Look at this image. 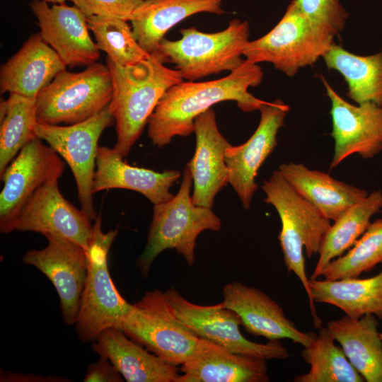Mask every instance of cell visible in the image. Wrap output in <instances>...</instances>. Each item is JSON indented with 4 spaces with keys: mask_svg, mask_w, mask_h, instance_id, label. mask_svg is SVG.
I'll return each mask as SVG.
<instances>
[{
    "mask_svg": "<svg viewBox=\"0 0 382 382\" xmlns=\"http://www.w3.org/2000/svg\"><path fill=\"white\" fill-rule=\"evenodd\" d=\"M278 170L304 198L330 221L366 197V190L348 185L324 172L311 170L302 163H284Z\"/></svg>",
    "mask_w": 382,
    "mask_h": 382,
    "instance_id": "obj_25",
    "label": "cell"
},
{
    "mask_svg": "<svg viewBox=\"0 0 382 382\" xmlns=\"http://www.w3.org/2000/svg\"><path fill=\"white\" fill-rule=\"evenodd\" d=\"M192 185V175L186 165L177 194L166 202L154 204L146 243L137 260L144 277L149 276L155 259L167 249L175 250L192 266L199 234L206 230H220L221 221L212 209L193 203Z\"/></svg>",
    "mask_w": 382,
    "mask_h": 382,
    "instance_id": "obj_4",
    "label": "cell"
},
{
    "mask_svg": "<svg viewBox=\"0 0 382 382\" xmlns=\"http://www.w3.org/2000/svg\"><path fill=\"white\" fill-rule=\"evenodd\" d=\"M123 377L106 357H100L96 362L89 364L84 382H122Z\"/></svg>",
    "mask_w": 382,
    "mask_h": 382,
    "instance_id": "obj_36",
    "label": "cell"
},
{
    "mask_svg": "<svg viewBox=\"0 0 382 382\" xmlns=\"http://www.w3.org/2000/svg\"><path fill=\"white\" fill-rule=\"evenodd\" d=\"M42 1L48 4H56L65 3L66 1H69V0H42Z\"/></svg>",
    "mask_w": 382,
    "mask_h": 382,
    "instance_id": "obj_38",
    "label": "cell"
},
{
    "mask_svg": "<svg viewBox=\"0 0 382 382\" xmlns=\"http://www.w3.org/2000/svg\"><path fill=\"white\" fill-rule=\"evenodd\" d=\"M180 31L179 40L163 38L156 51L165 63L175 64L183 79L195 81L224 71L231 72L245 61L242 56L250 42L246 21L234 18L224 30L212 33L195 27Z\"/></svg>",
    "mask_w": 382,
    "mask_h": 382,
    "instance_id": "obj_5",
    "label": "cell"
},
{
    "mask_svg": "<svg viewBox=\"0 0 382 382\" xmlns=\"http://www.w3.org/2000/svg\"><path fill=\"white\" fill-rule=\"evenodd\" d=\"M87 16H106L129 21L144 0H69Z\"/></svg>",
    "mask_w": 382,
    "mask_h": 382,
    "instance_id": "obj_35",
    "label": "cell"
},
{
    "mask_svg": "<svg viewBox=\"0 0 382 382\" xmlns=\"http://www.w3.org/2000/svg\"><path fill=\"white\" fill-rule=\"evenodd\" d=\"M381 209L382 191L374 190L334 221L323 238L318 260L310 279L322 276L331 261L349 250L368 228L371 217Z\"/></svg>",
    "mask_w": 382,
    "mask_h": 382,
    "instance_id": "obj_29",
    "label": "cell"
},
{
    "mask_svg": "<svg viewBox=\"0 0 382 382\" xmlns=\"http://www.w3.org/2000/svg\"><path fill=\"white\" fill-rule=\"evenodd\" d=\"M101 222V215L98 214L86 251L88 272L75 323L79 338L83 342L94 341L107 329H120L132 307L118 291L108 266V255L118 231L104 233Z\"/></svg>",
    "mask_w": 382,
    "mask_h": 382,
    "instance_id": "obj_7",
    "label": "cell"
},
{
    "mask_svg": "<svg viewBox=\"0 0 382 382\" xmlns=\"http://www.w3.org/2000/svg\"><path fill=\"white\" fill-rule=\"evenodd\" d=\"M302 13L316 23L335 35L341 33L348 18V13L340 0H295Z\"/></svg>",
    "mask_w": 382,
    "mask_h": 382,
    "instance_id": "obj_34",
    "label": "cell"
},
{
    "mask_svg": "<svg viewBox=\"0 0 382 382\" xmlns=\"http://www.w3.org/2000/svg\"><path fill=\"white\" fill-rule=\"evenodd\" d=\"M87 21L98 49L105 52L106 58L115 65L134 66L150 56L136 40L127 21L112 16H91Z\"/></svg>",
    "mask_w": 382,
    "mask_h": 382,
    "instance_id": "obj_32",
    "label": "cell"
},
{
    "mask_svg": "<svg viewBox=\"0 0 382 382\" xmlns=\"http://www.w3.org/2000/svg\"><path fill=\"white\" fill-rule=\"evenodd\" d=\"M260 120L252 136L243 144L229 146L225 151L228 183L238 195L245 209H249L257 190V172L277 145V135L289 110L288 105L277 99L265 102L260 108Z\"/></svg>",
    "mask_w": 382,
    "mask_h": 382,
    "instance_id": "obj_15",
    "label": "cell"
},
{
    "mask_svg": "<svg viewBox=\"0 0 382 382\" xmlns=\"http://www.w3.org/2000/svg\"><path fill=\"white\" fill-rule=\"evenodd\" d=\"M196 146L187 163L192 178L195 204L212 207L216 194L228 183L226 149L231 144L220 132L214 110L209 108L194 121Z\"/></svg>",
    "mask_w": 382,
    "mask_h": 382,
    "instance_id": "obj_19",
    "label": "cell"
},
{
    "mask_svg": "<svg viewBox=\"0 0 382 382\" xmlns=\"http://www.w3.org/2000/svg\"><path fill=\"white\" fill-rule=\"evenodd\" d=\"M112 96V77L107 64L96 62L79 72L65 69L37 95V122L57 125L83 122L106 108Z\"/></svg>",
    "mask_w": 382,
    "mask_h": 382,
    "instance_id": "obj_8",
    "label": "cell"
},
{
    "mask_svg": "<svg viewBox=\"0 0 382 382\" xmlns=\"http://www.w3.org/2000/svg\"><path fill=\"white\" fill-rule=\"evenodd\" d=\"M165 64L156 51L145 61L127 67L118 66L106 58L112 83L109 108L116 124L113 148L123 158L141 134L166 91L183 81L178 70Z\"/></svg>",
    "mask_w": 382,
    "mask_h": 382,
    "instance_id": "obj_2",
    "label": "cell"
},
{
    "mask_svg": "<svg viewBox=\"0 0 382 382\" xmlns=\"http://www.w3.org/2000/svg\"><path fill=\"white\" fill-rule=\"evenodd\" d=\"M221 303L238 315L241 325L253 335L268 340L289 339L303 347L316 339L317 334L300 330L279 304L257 288L238 282L228 283L223 289Z\"/></svg>",
    "mask_w": 382,
    "mask_h": 382,
    "instance_id": "obj_18",
    "label": "cell"
},
{
    "mask_svg": "<svg viewBox=\"0 0 382 382\" xmlns=\"http://www.w3.org/2000/svg\"><path fill=\"white\" fill-rule=\"evenodd\" d=\"M373 315L330 320L326 327L355 369L367 382H382V339Z\"/></svg>",
    "mask_w": 382,
    "mask_h": 382,
    "instance_id": "obj_26",
    "label": "cell"
},
{
    "mask_svg": "<svg viewBox=\"0 0 382 382\" xmlns=\"http://www.w3.org/2000/svg\"><path fill=\"white\" fill-rule=\"evenodd\" d=\"M323 58L328 69L343 76L349 98L357 104L371 102L382 106V50L357 55L334 42Z\"/></svg>",
    "mask_w": 382,
    "mask_h": 382,
    "instance_id": "obj_28",
    "label": "cell"
},
{
    "mask_svg": "<svg viewBox=\"0 0 382 382\" xmlns=\"http://www.w3.org/2000/svg\"><path fill=\"white\" fill-rule=\"evenodd\" d=\"M120 329L137 344L176 366L192 356L200 340L175 316L165 292L159 289L146 291L132 304Z\"/></svg>",
    "mask_w": 382,
    "mask_h": 382,
    "instance_id": "obj_9",
    "label": "cell"
},
{
    "mask_svg": "<svg viewBox=\"0 0 382 382\" xmlns=\"http://www.w3.org/2000/svg\"><path fill=\"white\" fill-rule=\"evenodd\" d=\"M30 6L42 40L66 66H88L96 62L100 50L89 34L88 16L80 8L66 3L50 6L42 0H33Z\"/></svg>",
    "mask_w": 382,
    "mask_h": 382,
    "instance_id": "obj_17",
    "label": "cell"
},
{
    "mask_svg": "<svg viewBox=\"0 0 382 382\" xmlns=\"http://www.w3.org/2000/svg\"><path fill=\"white\" fill-rule=\"evenodd\" d=\"M0 176L21 149L37 137L36 98L9 93L0 104Z\"/></svg>",
    "mask_w": 382,
    "mask_h": 382,
    "instance_id": "obj_31",
    "label": "cell"
},
{
    "mask_svg": "<svg viewBox=\"0 0 382 382\" xmlns=\"http://www.w3.org/2000/svg\"><path fill=\"white\" fill-rule=\"evenodd\" d=\"M175 382H267L266 359L231 352L200 337Z\"/></svg>",
    "mask_w": 382,
    "mask_h": 382,
    "instance_id": "obj_20",
    "label": "cell"
},
{
    "mask_svg": "<svg viewBox=\"0 0 382 382\" xmlns=\"http://www.w3.org/2000/svg\"><path fill=\"white\" fill-rule=\"evenodd\" d=\"M263 72L257 64L246 59L219 79L203 82L181 81L168 88L148 121L147 134L153 145L161 148L175 137L194 132V121L214 105L233 100L244 112L259 110L266 102L253 96L250 87L258 86Z\"/></svg>",
    "mask_w": 382,
    "mask_h": 382,
    "instance_id": "obj_1",
    "label": "cell"
},
{
    "mask_svg": "<svg viewBox=\"0 0 382 382\" xmlns=\"http://www.w3.org/2000/svg\"><path fill=\"white\" fill-rule=\"evenodd\" d=\"M331 102L334 153L330 169L357 154L364 159L382 151V106L367 102L357 105L342 98L322 77Z\"/></svg>",
    "mask_w": 382,
    "mask_h": 382,
    "instance_id": "obj_14",
    "label": "cell"
},
{
    "mask_svg": "<svg viewBox=\"0 0 382 382\" xmlns=\"http://www.w3.org/2000/svg\"><path fill=\"white\" fill-rule=\"evenodd\" d=\"M165 295L175 316L199 337L231 352L266 360L283 359L290 356L280 340H269L262 344L245 338L240 330V317L221 302L210 306L195 304L173 288L166 290Z\"/></svg>",
    "mask_w": 382,
    "mask_h": 382,
    "instance_id": "obj_11",
    "label": "cell"
},
{
    "mask_svg": "<svg viewBox=\"0 0 382 382\" xmlns=\"http://www.w3.org/2000/svg\"><path fill=\"white\" fill-rule=\"evenodd\" d=\"M87 214L67 201L60 192L58 180L38 188L22 208L15 231H33L67 238L89 248L93 225Z\"/></svg>",
    "mask_w": 382,
    "mask_h": 382,
    "instance_id": "obj_16",
    "label": "cell"
},
{
    "mask_svg": "<svg viewBox=\"0 0 382 382\" xmlns=\"http://www.w3.org/2000/svg\"><path fill=\"white\" fill-rule=\"evenodd\" d=\"M45 238L47 246L27 251L23 261L50 279L58 294L64 323L75 325L88 272L86 251L61 236L47 235Z\"/></svg>",
    "mask_w": 382,
    "mask_h": 382,
    "instance_id": "obj_13",
    "label": "cell"
},
{
    "mask_svg": "<svg viewBox=\"0 0 382 382\" xmlns=\"http://www.w3.org/2000/svg\"><path fill=\"white\" fill-rule=\"evenodd\" d=\"M382 264V219L371 222L364 234L343 255L331 261L322 277L328 280L358 277Z\"/></svg>",
    "mask_w": 382,
    "mask_h": 382,
    "instance_id": "obj_33",
    "label": "cell"
},
{
    "mask_svg": "<svg viewBox=\"0 0 382 382\" xmlns=\"http://www.w3.org/2000/svg\"><path fill=\"white\" fill-rule=\"evenodd\" d=\"M380 335H381V339H382V332H380Z\"/></svg>",
    "mask_w": 382,
    "mask_h": 382,
    "instance_id": "obj_39",
    "label": "cell"
},
{
    "mask_svg": "<svg viewBox=\"0 0 382 382\" xmlns=\"http://www.w3.org/2000/svg\"><path fill=\"white\" fill-rule=\"evenodd\" d=\"M36 137L25 145L0 176L4 183L0 193V232L15 231L23 206L46 183L59 180L64 163L50 146Z\"/></svg>",
    "mask_w": 382,
    "mask_h": 382,
    "instance_id": "obj_12",
    "label": "cell"
},
{
    "mask_svg": "<svg viewBox=\"0 0 382 382\" xmlns=\"http://www.w3.org/2000/svg\"><path fill=\"white\" fill-rule=\"evenodd\" d=\"M309 286L315 303L334 306L350 318L373 315L382 320V270L367 278L310 279Z\"/></svg>",
    "mask_w": 382,
    "mask_h": 382,
    "instance_id": "obj_27",
    "label": "cell"
},
{
    "mask_svg": "<svg viewBox=\"0 0 382 382\" xmlns=\"http://www.w3.org/2000/svg\"><path fill=\"white\" fill-rule=\"evenodd\" d=\"M327 327H320L314 341L303 347L301 357L310 366L295 382H364Z\"/></svg>",
    "mask_w": 382,
    "mask_h": 382,
    "instance_id": "obj_30",
    "label": "cell"
},
{
    "mask_svg": "<svg viewBox=\"0 0 382 382\" xmlns=\"http://www.w3.org/2000/svg\"><path fill=\"white\" fill-rule=\"evenodd\" d=\"M335 35L305 16L293 0L279 23L265 35L250 41L243 55L253 64L271 63L291 77L323 57Z\"/></svg>",
    "mask_w": 382,
    "mask_h": 382,
    "instance_id": "obj_6",
    "label": "cell"
},
{
    "mask_svg": "<svg viewBox=\"0 0 382 382\" xmlns=\"http://www.w3.org/2000/svg\"><path fill=\"white\" fill-rule=\"evenodd\" d=\"M224 0H144L130 17L134 35L148 53L154 52L166 33L199 13L222 14Z\"/></svg>",
    "mask_w": 382,
    "mask_h": 382,
    "instance_id": "obj_24",
    "label": "cell"
},
{
    "mask_svg": "<svg viewBox=\"0 0 382 382\" xmlns=\"http://www.w3.org/2000/svg\"><path fill=\"white\" fill-rule=\"evenodd\" d=\"M180 177L178 170L157 172L132 166L114 148L98 146L92 191L95 194L110 189H127L157 204L174 196L170 189Z\"/></svg>",
    "mask_w": 382,
    "mask_h": 382,
    "instance_id": "obj_22",
    "label": "cell"
},
{
    "mask_svg": "<svg viewBox=\"0 0 382 382\" xmlns=\"http://www.w3.org/2000/svg\"><path fill=\"white\" fill-rule=\"evenodd\" d=\"M66 66L42 38L33 34L0 69V92L36 98Z\"/></svg>",
    "mask_w": 382,
    "mask_h": 382,
    "instance_id": "obj_21",
    "label": "cell"
},
{
    "mask_svg": "<svg viewBox=\"0 0 382 382\" xmlns=\"http://www.w3.org/2000/svg\"><path fill=\"white\" fill-rule=\"evenodd\" d=\"M1 382H67L71 380L57 376H42L34 374L13 373L11 371L1 374Z\"/></svg>",
    "mask_w": 382,
    "mask_h": 382,
    "instance_id": "obj_37",
    "label": "cell"
},
{
    "mask_svg": "<svg viewBox=\"0 0 382 382\" xmlns=\"http://www.w3.org/2000/svg\"><path fill=\"white\" fill-rule=\"evenodd\" d=\"M266 197L280 218L282 228L278 238L288 273H294L301 282L308 298L313 325L320 328L322 320L317 313L305 266L303 248L308 258L319 253L322 241L330 227V220L299 194L275 170L261 186Z\"/></svg>",
    "mask_w": 382,
    "mask_h": 382,
    "instance_id": "obj_3",
    "label": "cell"
},
{
    "mask_svg": "<svg viewBox=\"0 0 382 382\" xmlns=\"http://www.w3.org/2000/svg\"><path fill=\"white\" fill-rule=\"evenodd\" d=\"M92 349L108 358L127 382H175L179 375L176 365L144 349L119 328L102 332Z\"/></svg>",
    "mask_w": 382,
    "mask_h": 382,
    "instance_id": "obj_23",
    "label": "cell"
},
{
    "mask_svg": "<svg viewBox=\"0 0 382 382\" xmlns=\"http://www.w3.org/2000/svg\"><path fill=\"white\" fill-rule=\"evenodd\" d=\"M114 120L109 105L92 117L74 125L37 123L35 132L69 165L75 179L81 209L91 220L97 216L93 199L98 140Z\"/></svg>",
    "mask_w": 382,
    "mask_h": 382,
    "instance_id": "obj_10",
    "label": "cell"
}]
</instances>
